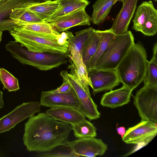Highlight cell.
I'll return each mask as SVG.
<instances>
[{"instance_id": "obj_1", "label": "cell", "mask_w": 157, "mask_h": 157, "mask_svg": "<svg viewBox=\"0 0 157 157\" xmlns=\"http://www.w3.org/2000/svg\"><path fill=\"white\" fill-rule=\"evenodd\" d=\"M72 130L70 124L57 121L46 113L30 117L25 124L23 140L29 151L49 152L65 146Z\"/></svg>"}, {"instance_id": "obj_2", "label": "cell", "mask_w": 157, "mask_h": 157, "mask_svg": "<svg viewBox=\"0 0 157 157\" xmlns=\"http://www.w3.org/2000/svg\"><path fill=\"white\" fill-rule=\"evenodd\" d=\"M15 41L29 51L36 52L64 54L68 52L66 32L55 35L39 33L17 26L9 31Z\"/></svg>"}, {"instance_id": "obj_3", "label": "cell", "mask_w": 157, "mask_h": 157, "mask_svg": "<svg viewBox=\"0 0 157 157\" xmlns=\"http://www.w3.org/2000/svg\"><path fill=\"white\" fill-rule=\"evenodd\" d=\"M148 61L143 44L135 43L116 69L123 86L133 90L143 81Z\"/></svg>"}, {"instance_id": "obj_4", "label": "cell", "mask_w": 157, "mask_h": 157, "mask_svg": "<svg viewBox=\"0 0 157 157\" xmlns=\"http://www.w3.org/2000/svg\"><path fill=\"white\" fill-rule=\"evenodd\" d=\"M5 47L13 57L22 64L29 65L41 71L58 67L68 61V52L58 54L32 52L15 40L9 41Z\"/></svg>"}, {"instance_id": "obj_5", "label": "cell", "mask_w": 157, "mask_h": 157, "mask_svg": "<svg viewBox=\"0 0 157 157\" xmlns=\"http://www.w3.org/2000/svg\"><path fill=\"white\" fill-rule=\"evenodd\" d=\"M134 43L133 35L130 31L115 35L92 69L116 70Z\"/></svg>"}, {"instance_id": "obj_6", "label": "cell", "mask_w": 157, "mask_h": 157, "mask_svg": "<svg viewBox=\"0 0 157 157\" xmlns=\"http://www.w3.org/2000/svg\"><path fill=\"white\" fill-rule=\"evenodd\" d=\"M134 104L141 121L157 124V85H144L136 93Z\"/></svg>"}, {"instance_id": "obj_7", "label": "cell", "mask_w": 157, "mask_h": 157, "mask_svg": "<svg viewBox=\"0 0 157 157\" xmlns=\"http://www.w3.org/2000/svg\"><path fill=\"white\" fill-rule=\"evenodd\" d=\"M60 75L63 80L70 84L75 93L79 102L78 110L89 120L99 118L101 114L97 105L92 99L90 94L86 92L75 76L69 73L67 71H62Z\"/></svg>"}, {"instance_id": "obj_8", "label": "cell", "mask_w": 157, "mask_h": 157, "mask_svg": "<svg viewBox=\"0 0 157 157\" xmlns=\"http://www.w3.org/2000/svg\"><path fill=\"white\" fill-rule=\"evenodd\" d=\"M132 29L144 35L152 36L157 31V10L151 1L143 2L138 7L132 20Z\"/></svg>"}, {"instance_id": "obj_9", "label": "cell", "mask_w": 157, "mask_h": 157, "mask_svg": "<svg viewBox=\"0 0 157 157\" xmlns=\"http://www.w3.org/2000/svg\"><path fill=\"white\" fill-rule=\"evenodd\" d=\"M39 101L24 102L0 118V133L8 131L18 123L40 112Z\"/></svg>"}, {"instance_id": "obj_10", "label": "cell", "mask_w": 157, "mask_h": 157, "mask_svg": "<svg viewBox=\"0 0 157 157\" xmlns=\"http://www.w3.org/2000/svg\"><path fill=\"white\" fill-rule=\"evenodd\" d=\"M65 147L79 157H94L103 155L106 151L108 146L102 140L95 137L78 138L68 141Z\"/></svg>"}, {"instance_id": "obj_11", "label": "cell", "mask_w": 157, "mask_h": 157, "mask_svg": "<svg viewBox=\"0 0 157 157\" xmlns=\"http://www.w3.org/2000/svg\"><path fill=\"white\" fill-rule=\"evenodd\" d=\"M88 73L94 94L111 90L121 83L116 70L93 69Z\"/></svg>"}, {"instance_id": "obj_12", "label": "cell", "mask_w": 157, "mask_h": 157, "mask_svg": "<svg viewBox=\"0 0 157 157\" xmlns=\"http://www.w3.org/2000/svg\"><path fill=\"white\" fill-rule=\"evenodd\" d=\"M157 124L147 121H141L126 131L122 140L128 144L149 143L157 135Z\"/></svg>"}, {"instance_id": "obj_13", "label": "cell", "mask_w": 157, "mask_h": 157, "mask_svg": "<svg viewBox=\"0 0 157 157\" xmlns=\"http://www.w3.org/2000/svg\"><path fill=\"white\" fill-rule=\"evenodd\" d=\"M43 2V0H0V31H10L17 26L15 23V21L10 18L13 10L27 8Z\"/></svg>"}, {"instance_id": "obj_14", "label": "cell", "mask_w": 157, "mask_h": 157, "mask_svg": "<svg viewBox=\"0 0 157 157\" xmlns=\"http://www.w3.org/2000/svg\"><path fill=\"white\" fill-rule=\"evenodd\" d=\"M91 17L85 11V8L76 10L48 22L59 32L66 31L78 25H90Z\"/></svg>"}, {"instance_id": "obj_15", "label": "cell", "mask_w": 157, "mask_h": 157, "mask_svg": "<svg viewBox=\"0 0 157 157\" xmlns=\"http://www.w3.org/2000/svg\"><path fill=\"white\" fill-rule=\"evenodd\" d=\"M138 0H121L122 6L109 30L115 35L124 33L128 28L137 7Z\"/></svg>"}, {"instance_id": "obj_16", "label": "cell", "mask_w": 157, "mask_h": 157, "mask_svg": "<svg viewBox=\"0 0 157 157\" xmlns=\"http://www.w3.org/2000/svg\"><path fill=\"white\" fill-rule=\"evenodd\" d=\"M40 104L46 107L68 106L78 109L79 102L77 96L72 88L66 93L52 94L48 91H42Z\"/></svg>"}, {"instance_id": "obj_17", "label": "cell", "mask_w": 157, "mask_h": 157, "mask_svg": "<svg viewBox=\"0 0 157 157\" xmlns=\"http://www.w3.org/2000/svg\"><path fill=\"white\" fill-rule=\"evenodd\" d=\"M94 29L90 27L75 33L74 36L70 32H66L68 42V57L72 62L76 64L82 59L81 52L86 40Z\"/></svg>"}, {"instance_id": "obj_18", "label": "cell", "mask_w": 157, "mask_h": 157, "mask_svg": "<svg viewBox=\"0 0 157 157\" xmlns=\"http://www.w3.org/2000/svg\"><path fill=\"white\" fill-rule=\"evenodd\" d=\"M46 113L56 120L71 125L86 120L85 117L78 109L68 106L51 107Z\"/></svg>"}, {"instance_id": "obj_19", "label": "cell", "mask_w": 157, "mask_h": 157, "mask_svg": "<svg viewBox=\"0 0 157 157\" xmlns=\"http://www.w3.org/2000/svg\"><path fill=\"white\" fill-rule=\"evenodd\" d=\"M132 90L124 86L119 89L110 90L103 95L100 104L111 108L125 105L130 101Z\"/></svg>"}, {"instance_id": "obj_20", "label": "cell", "mask_w": 157, "mask_h": 157, "mask_svg": "<svg viewBox=\"0 0 157 157\" xmlns=\"http://www.w3.org/2000/svg\"><path fill=\"white\" fill-rule=\"evenodd\" d=\"M121 0H97L93 5V11L91 21L99 25L104 22L109 15L113 6Z\"/></svg>"}, {"instance_id": "obj_21", "label": "cell", "mask_w": 157, "mask_h": 157, "mask_svg": "<svg viewBox=\"0 0 157 157\" xmlns=\"http://www.w3.org/2000/svg\"><path fill=\"white\" fill-rule=\"evenodd\" d=\"M59 5L57 10L50 17L49 22L58 17L76 10L85 8L90 3L88 0H57Z\"/></svg>"}, {"instance_id": "obj_22", "label": "cell", "mask_w": 157, "mask_h": 157, "mask_svg": "<svg viewBox=\"0 0 157 157\" xmlns=\"http://www.w3.org/2000/svg\"><path fill=\"white\" fill-rule=\"evenodd\" d=\"M101 36L100 30L94 29L83 45L81 55L86 67L96 51Z\"/></svg>"}, {"instance_id": "obj_23", "label": "cell", "mask_w": 157, "mask_h": 157, "mask_svg": "<svg viewBox=\"0 0 157 157\" xmlns=\"http://www.w3.org/2000/svg\"><path fill=\"white\" fill-rule=\"evenodd\" d=\"M58 5L57 0H48L34 4L27 8L48 22L57 10Z\"/></svg>"}, {"instance_id": "obj_24", "label": "cell", "mask_w": 157, "mask_h": 157, "mask_svg": "<svg viewBox=\"0 0 157 157\" xmlns=\"http://www.w3.org/2000/svg\"><path fill=\"white\" fill-rule=\"evenodd\" d=\"M100 31L101 36L97 50L86 67L87 72L93 68L115 36L109 29L103 31L100 30Z\"/></svg>"}, {"instance_id": "obj_25", "label": "cell", "mask_w": 157, "mask_h": 157, "mask_svg": "<svg viewBox=\"0 0 157 157\" xmlns=\"http://www.w3.org/2000/svg\"><path fill=\"white\" fill-rule=\"evenodd\" d=\"M15 23L26 30L33 32L48 35H57L60 33L49 23L44 21L37 23H28L18 20H14Z\"/></svg>"}, {"instance_id": "obj_26", "label": "cell", "mask_w": 157, "mask_h": 157, "mask_svg": "<svg viewBox=\"0 0 157 157\" xmlns=\"http://www.w3.org/2000/svg\"><path fill=\"white\" fill-rule=\"evenodd\" d=\"M68 68L71 70V74L75 76L86 92L90 94L89 86L92 87V85L88 76L86 66L83 61L77 64L71 62Z\"/></svg>"}, {"instance_id": "obj_27", "label": "cell", "mask_w": 157, "mask_h": 157, "mask_svg": "<svg viewBox=\"0 0 157 157\" xmlns=\"http://www.w3.org/2000/svg\"><path fill=\"white\" fill-rule=\"evenodd\" d=\"M153 54L150 61H148L146 74L144 79V85H157V43L154 45Z\"/></svg>"}, {"instance_id": "obj_28", "label": "cell", "mask_w": 157, "mask_h": 157, "mask_svg": "<svg viewBox=\"0 0 157 157\" xmlns=\"http://www.w3.org/2000/svg\"><path fill=\"white\" fill-rule=\"evenodd\" d=\"M13 20L28 23H37L45 21L37 14L27 8H17L13 10L10 15Z\"/></svg>"}, {"instance_id": "obj_29", "label": "cell", "mask_w": 157, "mask_h": 157, "mask_svg": "<svg viewBox=\"0 0 157 157\" xmlns=\"http://www.w3.org/2000/svg\"><path fill=\"white\" fill-rule=\"evenodd\" d=\"M72 130L77 138L95 137L97 136V128L86 119L77 124L72 125Z\"/></svg>"}, {"instance_id": "obj_30", "label": "cell", "mask_w": 157, "mask_h": 157, "mask_svg": "<svg viewBox=\"0 0 157 157\" xmlns=\"http://www.w3.org/2000/svg\"><path fill=\"white\" fill-rule=\"evenodd\" d=\"M0 81L3 86V89L9 92L16 91L20 89L18 79L4 68H0Z\"/></svg>"}, {"instance_id": "obj_31", "label": "cell", "mask_w": 157, "mask_h": 157, "mask_svg": "<svg viewBox=\"0 0 157 157\" xmlns=\"http://www.w3.org/2000/svg\"><path fill=\"white\" fill-rule=\"evenodd\" d=\"M37 156L40 157H79L71 151L69 152L57 151L49 152L40 153Z\"/></svg>"}, {"instance_id": "obj_32", "label": "cell", "mask_w": 157, "mask_h": 157, "mask_svg": "<svg viewBox=\"0 0 157 157\" xmlns=\"http://www.w3.org/2000/svg\"><path fill=\"white\" fill-rule=\"evenodd\" d=\"M72 89L70 84L67 81L63 80V82L60 87L56 89L48 91V92L52 94L66 93L70 91Z\"/></svg>"}, {"instance_id": "obj_33", "label": "cell", "mask_w": 157, "mask_h": 157, "mask_svg": "<svg viewBox=\"0 0 157 157\" xmlns=\"http://www.w3.org/2000/svg\"><path fill=\"white\" fill-rule=\"evenodd\" d=\"M117 131L118 134L123 138L126 132L125 127L123 126L117 127Z\"/></svg>"}, {"instance_id": "obj_34", "label": "cell", "mask_w": 157, "mask_h": 157, "mask_svg": "<svg viewBox=\"0 0 157 157\" xmlns=\"http://www.w3.org/2000/svg\"><path fill=\"white\" fill-rule=\"evenodd\" d=\"M4 105L3 99V93L2 91H0V109L2 108Z\"/></svg>"}, {"instance_id": "obj_35", "label": "cell", "mask_w": 157, "mask_h": 157, "mask_svg": "<svg viewBox=\"0 0 157 157\" xmlns=\"http://www.w3.org/2000/svg\"><path fill=\"white\" fill-rule=\"evenodd\" d=\"M2 32L0 31V43L1 42L2 40Z\"/></svg>"}, {"instance_id": "obj_36", "label": "cell", "mask_w": 157, "mask_h": 157, "mask_svg": "<svg viewBox=\"0 0 157 157\" xmlns=\"http://www.w3.org/2000/svg\"><path fill=\"white\" fill-rule=\"evenodd\" d=\"M155 1H157V0H155Z\"/></svg>"}]
</instances>
